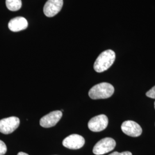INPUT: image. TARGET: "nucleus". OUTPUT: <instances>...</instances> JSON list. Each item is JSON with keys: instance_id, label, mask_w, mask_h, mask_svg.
Masks as SVG:
<instances>
[{"instance_id": "14", "label": "nucleus", "mask_w": 155, "mask_h": 155, "mask_svg": "<svg viewBox=\"0 0 155 155\" xmlns=\"http://www.w3.org/2000/svg\"><path fill=\"white\" fill-rule=\"evenodd\" d=\"M109 155H132V153L129 151H125L123 152H114L113 153H111Z\"/></svg>"}, {"instance_id": "3", "label": "nucleus", "mask_w": 155, "mask_h": 155, "mask_svg": "<svg viewBox=\"0 0 155 155\" xmlns=\"http://www.w3.org/2000/svg\"><path fill=\"white\" fill-rule=\"evenodd\" d=\"M116 145V143L114 139L106 137L101 140L95 145L93 152L95 155H104L114 150Z\"/></svg>"}, {"instance_id": "5", "label": "nucleus", "mask_w": 155, "mask_h": 155, "mask_svg": "<svg viewBox=\"0 0 155 155\" xmlns=\"http://www.w3.org/2000/svg\"><path fill=\"white\" fill-rule=\"evenodd\" d=\"M108 118L105 114H100L92 118L88 123L89 129L94 132L104 130L108 125Z\"/></svg>"}, {"instance_id": "4", "label": "nucleus", "mask_w": 155, "mask_h": 155, "mask_svg": "<svg viewBox=\"0 0 155 155\" xmlns=\"http://www.w3.org/2000/svg\"><path fill=\"white\" fill-rule=\"evenodd\" d=\"M20 119L16 117H10L0 120V132L9 134L13 132L19 127Z\"/></svg>"}, {"instance_id": "7", "label": "nucleus", "mask_w": 155, "mask_h": 155, "mask_svg": "<svg viewBox=\"0 0 155 155\" xmlns=\"http://www.w3.org/2000/svg\"><path fill=\"white\" fill-rule=\"evenodd\" d=\"M121 130L124 133L129 136L137 137L143 132L142 128L137 122L133 121H126L121 125Z\"/></svg>"}, {"instance_id": "6", "label": "nucleus", "mask_w": 155, "mask_h": 155, "mask_svg": "<svg viewBox=\"0 0 155 155\" xmlns=\"http://www.w3.org/2000/svg\"><path fill=\"white\" fill-rule=\"evenodd\" d=\"M85 143V140L82 136L73 134L68 136L63 141V145L71 150H78L81 148Z\"/></svg>"}, {"instance_id": "15", "label": "nucleus", "mask_w": 155, "mask_h": 155, "mask_svg": "<svg viewBox=\"0 0 155 155\" xmlns=\"http://www.w3.org/2000/svg\"><path fill=\"white\" fill-rule=\"evenodd\" d=\"M17 155H29L27 153H24V152H19Z\"/></svg>"}, {"instance_id": "10", "label": "nucleus", "mask_w": 155, "mask_h": 155, "mask_svg": "<svg viewBox=\"0 0 155 155\" xmlns=\"http://www.w3.org/2000/svg\"><path fill=\"white\" fill-rule=\"evenodd\" d=\"M28 25L27 20L23 17H15L8 23V28L14 32L24 30L27 28Z\"/></svg>"}, {"instance_id": "16", "label": "nucleus", "mask_w": 155, "mask_h": 155, "mask_svg": "<svg viewBox=\"0 0 155 155\" xmlns=\"http://www.w3.org/2000/svg\"><path fill=\"white\" fill-rule=\"evenodd\" d=\"M154 105H155V103H154Z\"/></svg>"}, {"instance_id": "1", "label": "nucleus", "mask_w": 155, "mask_h": 155, "mask_svg": "<svg viewBox=\"0 0 155 155\" xmlns=\"http://www.w3.org/2000/svg\"><path fill=\"white\" fill-rule=\"evenodd\" d=\"M115 59L116 54L113 50H106L102 52L94 63L95 71L97 72H102L107 70L114 63Z\"/></svg>"}, {"instance_id": "12", "label": "nucleus", "mask_w": 155, "mask_h": 155, "mask_svg": "<svg viewBox=\"0 0 155 155\" xmlns=\"http://www.w3.org/2000/svg\"><path fill=\"white\" fill-rule=\"evenodd\" d=\"M7 151V147L5 144L0 140V155H4Z\"/></svg>"}, {"instance_id": "2", "label": "nucleus", "mask_w": 155, "mask_h": 155, "mask_svg": "<svg viewBox=\"0 0 155 155\" xmlns=\"http://www.w3.org/2000/svg\"><path fill=\"white\" fill-rule=\"evenodd\" d=\"M114 92V88L111 84L106 82L98 83L90 90L89 97L93 100L106 99L110 98Z\"/></svg>"}, {"instance_id": "11", "label": "nucleus", "mask_w": 155, "mask_h": 155, "mask_svg": "<svg viewBox=\"0 0 155 155\" xmlns=\"http://www.w3.org/2000/svg\"><path fill=\"white\" fill-rule=\"evenodd\" d=\"M6 6L11 11H17L22 6L21 0H6Z\"/></svg>"}, {"instance_id": "13", "label": "nucleus", "mask_w": 155, "mask_h": 155, "mask_svg": "<svg viewBox=\"0 0 155 155\" xmlns=\"http://www.w3.org/2000/svg\"><path fill=\"white\" fill-rule=\"evenodd\" d=\"M146 95L152 99H155V86L146 93Z\"/></svg>"}, {"instance_id": "9", "label": "nucleus", "mask_w": 155, "mask_h": 155, "mask_svg": "<svg viewBox=\"0 0 155 155\" xmlns=\"http://www.w3.org/2000/svg\"><path fill=\"white\" fill-rule=\"evenodd\" d=\"M62 117L61 111L56 110L52 111L49 114L43 117L40 121V125L42 127L48 128L55 126L59 121Z\"/></svg>"}, {"instance_id": "8", "label": "nucleus", "mask_w": 155, "mask_h": 155, "mask_svg": "<svg viewBox=\"0 0 155 155\" xmlns=\"http://www.w3.org/2000/svg\"><path fill=\"white\" fill-rule=\"evenodd\" d=\"M63 5V0H48L43 8L45 15L48 17L55 16L61 11Z\"/></svg>"}]
</instances>
